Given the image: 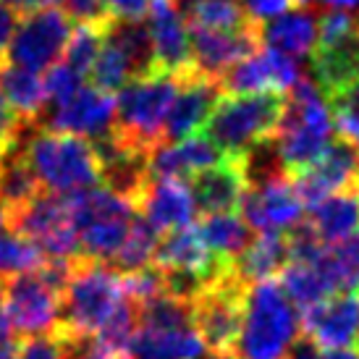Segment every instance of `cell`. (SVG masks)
Segmentation results:
<instances>
[{
    "label": "cell",
    "instance_id": "cell-18",
    "mask_svg": "<svg viewBox=\"0 0 359 359\" xmlns=\"http://www.w3.org/2000/svg\"><path fill=\"white\" fill-rule=\"evenodd\" d=\"M152 265L165 276H189L208 286L231 268V262H220L210 255L197 233V226H187L160 236Z\"/></svg>",
    "mask_w": 359,
    "mask_h": 359
},
{
    "label": "cell",
    "instance_id": "cell-21",
    "mask_svg": "<svg viewBox=\"0 0 359 359\" xmlns=\"http://www.w3.org/2000/svg\"><path fill=\"white\" fill-rule=\"evenodd\" d=\"M134 208L158 233L187 229L197 220V205L189 184L181 179H147Z\"/></svg>",
    "mask_w": 359,
    "mask_h": 359
},
{
    "label": "cell",
    "instance_id": "cell-52",
    "mask_svg": "<svg viewBox=\"0 0 359 359\" xmlns=\"http://www.w3.org/2000/svg\"><path fill=\"white\" fill-rule=\"evenodd\" d=\"M21 341H0V359H19Z\"/></svg>",
    "mask_w": 359,
    "mask_h": 359
},
{
    "label": "cell",
    "instance_id": "cell-38",
    "mask_svg": "<svg viewBox=\"0 0 359 359\" xmlns=\"http://www.w3.org/2000/svg\"><path fill=\"white\" fill-rule=\"evenodd\" d=\"M42 262H45V255L29 239H24L13 231H6L0 236V280L37 270Z\"/></svg>",
    "mask_w": 359,
    "mask_h": 359
},
{
    "label": "cell",
    "instance_id": "cell-46",
    "mask_svg": "<svg viewBox=\"0 0 359 359\" xmlns=\"http://www.w3.org/2000/svg\"><path fill=\"white\" fill-rule=\"evenodd\" d=\"M19 359H60V344L55 333L29 336L21 341Z\"/></svg>",
    "mask_w": 359,
    "mask_h": 359
},
{
    "label": "cell",
    "instance_id": "cell-11",
    "mask_svg": "<svg viewBox=\"0 0 359 359\" xmlns=\"http://www.w3.org/2000/svg\"><path fill=\"white\" fill-rule=\"evenodd\" d=\"M69 37L71 24L58 8L48 6V8L32 11V13H24V19L19 21L3 60L40 74L58 63Z\"/></svg>",
    "mask_w": 359,
    "mask_h": 359
},
{
    "label": "cell",
    "instance_id": "cell-55",
    "mask_svg": "<svg viewBox=\"0 0 359 359\" xmlns=\"http://www.w3.org/2000/svg\"><path fill=\"white\" fill-rule=\"evenodd\" d=\"M8 231V215H6V210H0V236Z\"/></svg>",
    "mask_w": 359,
    "mask_h": 359
},
{
    "label": "cell",
    "instance_id": "cell-26",
    "mask_svg": "<svg viewBox=\"0 0 359 359\" xmlns=\"http://www.w3.org/2000/svg\"><path fill=\"white\" fill-rule=\"evenodd\" d=\"M289 259L291 255L286 233H257V236H252L247 250L231 262V270L250 289L259 280L280 276V270L289 265Z\"/></svg>",
    "mask_w": 359,
    "mask_h": 359
},
{
    "label": "cell",
    "instance_id": "cell-47",
    "mask_svg": "<svg viewBox=\"0 0 359 359\" xmlns=\"http://www.w3.org/2000/svg\"><path fill=\"white\" fill-rule=\"evenodd\" d=\"M241 6L255 24H265V21L276 19L289 8H294L297 3L294 0H241Z\"/></svg>",
    "mask_w": 359,
    "mask_h": 359
},
{
    "label": "cell",
    "instance_id": "cell-19",
    "mask_svg": "<svg viewBox=\"0 0 359 359\" xmlns=\"http://www.w3.org/2000/svg\"><path fill=\"white\" fill-rule=\"evenodd\" d=\"M359 173V150L351 147L346 140L330 142V147L325 155L312 165L309 170L294 176V187L299 191L304 208H315L320 200H325L336 191L354 189V179Z\"/></svg>",
    "mask_w": 359,
    "mask_h": 359
},
{
    "label": "cell",
    "instance_id": "cell-1",
    "mask_svg": "<svg viewBox=\"0 0 359 359\" xmlns=\"http://www.w3.org/2000/svg\"><path fill=\"white\" fill-rule=\"evenodd\" d=\"M333 140L336 131L330 123L328 102L318 84L302 74L286 95V113L273 134L283 173L294 179L309 170L325 155Z\"/></svg>",
    "mask_w": 359,
    "mask_h": 359
},
{
    "label": "cell",
    "instance_id": "cell-16",
    "mask_svg": "<svg viewBox=\"0 0 359 359\" xmlns=\"http://www.w3.org/2000/svg\"><path fill=\"white\" fill-rule=\"evenodd\" d=\"M302 76L297 60L276 50L259 48L220 76V90L229 95H255V92H286Z\"/></svg>",
    "mask_w": 359,
    "mask_h": 359
},
{
    "label": "cell",
    "instance_id": "cell-44",
    "mask_svg": "<svg viewBox=\"0 0 359 359\" xmlns=\"http://www.w3.org/2000/svg\"><path fill=\"white\" fill-rule=\"evenodd\" d=\"M29 126H34V123L21 118L19 113L0 97V152H6L13 144H19L21 137L29 131Z\"/></svg>",
    "mask_w": 359,
    "mask_h": 359
},
{
    "label": "cell",
    "instance_id": "cell-28",
    "mask_svg": "<svg viewBox=\"0 0 359 359\" xmlns=\"http://www.w3.org/2000/svg\"><path fill=\"white\" fill-rule=\"evenodd\" d=\"M131 359H202L205 344L194 328H140L129 341Z\"/></svg>",
    "mask_w": 359,
    "mask_h": 359
},
{
    "label": "cell",
    "instance_id": "cell-31",
    "mask_svg": "<svg viewBox=\"0 0 359 359\" xmlns=\"http://www.w3.org/2000/svg\"><path fill=\"white\" fill-rule=\"evenodd\" d=\"M189 27L215 32H241L255 27L241 0H176Z\"/></svg>",
    "mask_w": 359,
    "mask_h": 359
},
{
    "label": "cell",
    "instance_id": "cell-59",
    "mask_svg": "<svg viewBox=\"0 0 359 359\" xmlns=\"http://www.w3.org/2000/svg\"><path fill=\"white\" fill-rule=\"evenodd\" d=\"M0 160H3V152H0Z\"/></svg>",
    "mask_w": 359,
    "mask_h": 359
},
{
    "label": "cell",
    "instance_id": "cell-24",
    "mask_svg": "<svg viewBox=\"0 0 359 359\" xmlns=\"http://www.w3.org/2000/svg\"><path fill=\"white\" fill-rule=\"evenodd\" d=\"M262 48L276 50L291 60H304L318 45V13L307 6H294L276 19L259 24Z\"/></svg>",
    "mask_w": 359,
    "mask_h": 359
},
{
    "label": "cell",
    "instance_id": "cell-20",
    "mask_svg": "<svg viewBox=\"0 0 359 359\" xmlns=\"http://www.w3.org/2000/svg\"><path fill=\"white\" fill-rule=\"evenodd\" d=\"M147 34L155 53L158 71L184 76L191 71V50H189V27L181 16L176 0H152L147 13Z\"/></svg>",
    "mask_w": 359,
    "mask_h": 359
},
{
    "label": "cell",
    "instance_id": "cell-56",
    "mask_svg": "<svg viewBox=\"0 0 359 359\" xmlns=\"http://www.w3.org/2000/svg\"><path fill=\"white\" fill-rule=\"evenodd\" d=\"M3 304H6V280H0V312H3Z\"/></svg>",
    "mask_w": 359,
    "mask_h": 359
},
{
    "label": "cell",
    "instance_id": "cell-37",
    "mask_svg": "<svg viewBox=\"0 0 359 359\" xmlns=\"http://www.w3.org/2000/svg\"><path fill=\"white\" fill-rule=\"evenodd\" d=\"M92 79V87H97L100 92H118L121 87H126L131 79H134V71H131V63L129 58L123 55L118 45L113 40H108L105 34H102V45H100V53H97V58L92 63L90 74H87Z\"/></svg>",
    "mask_w": 359,
    "mask_h": 359
},
{
    "label": "cell",
    "instance_id": "cell-49",
    "mask_svg": "<svg viewBox=\"0 0 359 359\" xmlns=\"http://www.w3.org/2000/svg\"><path fill=\"white\" fill-rule=\"evenodd\" d=\"M320 357H323V349L309 336H304V333H299L294 339V344L286 349V354H283V359H320Z\"/></svg>",
    "mask_w": 359,
    "mask_h": 359
},
{
    "label": "cell",
    "instance_id": "cell-4",
    "mask_svg": "<svg viewBox=\"0 0 359 359\" xmlns=\"http://www.w3.org/2000/svg\"><path fill=\"white\" fill-rule=\"evenodd\" d=\"M123 299L121 273L108 262L87 257L71 259L69 283L60 297V336H97Z\"/></svg>",
    "mask_w": 359,
    "mask_h": 359
},
{
    "label": "cell",
    "instance_id": "cell-23",
    "mask_svg": "<svg viewBox=\"0 0 359 359\" xmlns=\"http://www.w3.org/2000/svg\"><path fill=\"white\" fill-rule=\"evenodd\" d=\"M226 158L208 134H194L173 144H158L147 158L150 179H181L187 181L194 173L215 165Z\"/></svg>",
    "mask_w": 359,
    "mask_h": 359
},
{
    "label": "cell",
    "instance_id": "cell-13",
    "mask_svg": "<svg viewBox=\"0 0 359 359\" xmlns=\"http://www.w3.org/2000/svg\"><path fill=\"white\" fill-rule=\"evenodd\" d=\"M241 220L259 233H286L299 226L307 208L289 176H276L247 187L239 202Z\"/></svg>",
    "mask_w": 359,
    "mask_h": 359
},
{
    "label": "cell",
    "instance_id": "cell-9",
    "mask_svg": "<svg viewBox=\"0 0 359 359\" xmlns=\"http://www.w3.org/2000/svg\"><path fill=\"white\" fill-rule=\"evenodd\" d=\"M6 215H8V231L37 244L45 259L79 257V231H76L71 194L40 191L34 200Z\"/></svg>",
    "mask_w": 359,
    "mask_h": 359
},
{
    "label": "cell",
    "instance_id": "cell-54",
    "mask_svg": "<svg viewBox=\"0 0 359 359\" xmlns=\"http://www.w3.org/2000/svg\"><path fill=\"white\" fill-rule=\"evenodd\" d=\"M202 359H239L233 351H212L210 357H202Z\"/></svg>",
    "mask_w": 359,
    "mask_h": 359
},
{
    "label": "cell",
    "instance_id": "cell-5",
    "mask_svg": "<svg viewBox=\"0 0 359 359\" xmlns=\"http://www.w3.org/2000/svg\"><path fill=\"white\" fill-rule=\"evenodd\" d=\"M286 113L283 92L223 95L210 113L202 134L218 144L226 158H244L259 142L273 140Z\"/></svg>",
    "mask_w": 359,
    "mask_h": 359
},
{
    "label": "cell",
    "instance_id": "cell-29",
    "mask_svg": "<svg viewBox=\"0 0 359 359\" xmlns=\"http://www.w3.org/2000/svg\"><path fill=\"white\" fill-rule=\"evenodd\" d=\"M0 97L19 113L24 121L37 123L45 110V87L40 74L19 69L0 58Z\"/></svg>",
    "mask_w": 359,
    "mask_h": 359
},
{
    "label": "cell",
    "instance_id": "cell-45",
    "mask_svg": "<svg viewBox=\"0 0 359 359\" xmlns=\"http://www.w3.org/2000/svg\"><path fill=\"white\" fill-rule=\"evenodd\" d=\"M152 8V0H102L108 21H142Z\"/></svg>",
    "mask_w": 359,
    "mask_h": 359
},
{
    "label": "cell",
    "instance_id": "cell-33",
    "mask_svg": "<svg viewBox=\"0 0 359 359\" xmlns=\"http://www.w3.org/2000/svg\"><path fill=\"white\" fill-rule=\"evenodd\" d=\"M40 184L34 179V173L21 158V150L13 144L11 150L3 152L0 160V210H19L40 194Z\"/></svg>",
    "mask_w": 359,
    "mask_h": 359
},
{
    "label": "cell",
    "instance_id": "cell-17",
    "mask_svg": "<svg viewBox=\"0 0 359 359\" xmlns=\"http://www.w3.org/2000/svg\"><path fill=\"white\" fill-rule=\"evenodd\" d=\"M302 328L320 349H351L359 339V291H336L304 309Z\"/></svg>",
    "mask_w": 359,
    "mask_h": 359
},
{
    "label": "cell",
    "instance_id": "cell-53",
    "mask_svg": "<svg viewBox=\"0 0 359 359\" xmlns=\"http://www.w3.org/2000/svg\"><path fill=\"white\" fill-rule=\"evenodd\" d=\"M325 6H330V8L336 11H354L359 8V0H323Z\"/></svg>",
    "mask_w": 359,
    "mask_h": 359
},
{
    "label": "cell",
    "instance_id": "cell-35",
    "mask_svg": "<svg viewBox=\"0 0 359 359\" xmlns=\"http://www.w3.org/2000/svg\"><path fill=\"white\" fill-rule=\"evenodd\" d=\"M105 37L116 42L121 50H123V55L129 58L134 79L158 71L150 34H147V27H144L142 21H108Z\"/></svg>",
    "mask_w": 359,
    "mask_h": 359
},
{
    "label": "cell",
    "instance_id": "cell-25",
    "mask_svg": "<svg viewBox=\"0 0 359 359\" xmlns=\"http://www.w3.org/2000/svg\"><path fill=\"white\" fill-rule=\"evenodd\" d=\"M309 79L318 84L323 97L359 81V29L330 45H315L309 55Z\"/></svg>",
    "mask_w": 359,
    "mask_h": 359
},
{
    "label": "cell",
    "instance_id": "cell-6",
    "mask_svg": "<svg viewBox=\"0 0 359 359\" xmlns=\"http://www.w3.org/2000/svg\"><path fill=\"white\" fill-rule=\"evenodd\" d=\"M176 90L179 76L165 71H152L121 87L116 97V137L150 155L163 144V123Z\"/></svg>",
    "mask_w": 359,
    "mask_h": 359
},
{
    "label": "cell",
    "instance_id": "cell-2",
    "mask_svg": "<svg viewBox=\"0 0 359 359\" xmlns=\"http://www.w3.org/2000/svg\"><path fill=\"white\" fill-rule=\"evenodd\" d=\"M16 147L40 189L53 194H76L100 187V163L87 140L29 126Z\"/></svg>",
    "mask_w": 359,
    "mask_h": 359
},
{
    "label": "cell",
    "instance_id": "cell-32",
    "mask_svg": "<svg viewBox=\"0 0 359 359\" xmlns=\"http://www.w3.org/2000/svg\"><path fill=\"white\" fill-rule=\"evenodd\" d=\"M320 259L318 262H297V259H289V265L280 270V289L286 291L291 304L297 309H302V312L315 307L318 302L328 299L330 294H336Z\"/></svg>",
    "mask_w": 359,
    "mask_h": 359
},
{
    "label": "cell",
    "instance_id": "cell-27",
    "mask_svg": "<svg viewBox=\"0 0 359 359\" xmlns=\"http://www.w3.org/2000/svg\"><path fill=\"white\" fill-rule=\"evenodd\" d=\"M304 220L315 231L325 247L349 239L354 231H359V197L354 189L336 191L325 200H320L315 208L307 210Z\"/></svg>",
    "mask_w": 359,
    "mask_h": 359
},
{
    "label": "cell",
    "instance_id": "cell-8",
    "mask_svg": "<svg viewBox=\"0 0 359 359\" xmlns=\"http://www.w3.org/2000/svg\"><path fill=\"white\" fill-rule=\"evenodd\" d=\"M60 297L50 280L37 270L6 278V304L0 312V341H24L29 336L55 333Z\"/></svg>",
    "mask_w": 359,
    "mask_h": 359
},
{
    "label": "cell",
    "instance_id": "cell-34",
    "mask_svg": "<svg viewBox=\"0 0 359 359\" xmlns=\"http://www.w3.org/2000/svg\"><path fill=\"white\" fill-rule=\"evenodd\" d=\"M158 241H160V233L137 212L134 220H131L126 239L121 244V250L116 252V257L110 259L108 265L116 270V273H121V276L150 268L152 257H155V250H158Z\"/></svg>",
    "mask_w": 359,
    "mask_h": 359
},
{
    "label": "cell",
    "instance_id": "cell-36",
    "mask_svg": "<svg viewBox=\"0 0 359 359\" xmlns=\"http://www.w3.org/2000/svg\"><path fill=\"white\" fill-rule=\"evenodd\" d=\"M323 270L333 291H359V231L323 252Z\"/></svg>",
    "mask_w": 359,
    "mask_h": 359
},
{
    "label": "cell",
    "instance_id": "cell-12",
    "mask_svg": "<svg viewBox=\"0 0 359 359\" xmlns=\"http://www.w3.org/2000/svg\"><path fill=\"white\" fill-rule=\"evenodd\" d=\"M34 129L71 134L87 140L90 144H97L116 131V97L92 84H84L66 102L42 110Z\"/></svg>",
    "mask_w": 359,
    "mask_h": 359
},
{
    "label": "cell",
    "instance_id": "cell-43",
    "mask_svg": "<svg viewBox=\"0 0 359 359\" xmlns=\"http://www.w3.org/2000/svg\"><path fill=\"white\" fill-rule=\"evenodd\" d=\"M53 3L69 21L95 24V27H105L108 24V16L102 11V0H53Z\"/></svg>",
    "mask_w": 359,
    "mask_h": 359
},
{
    "label": "cell",
    "instance_id": "cell-3",
    "mask_svg": "<svg viewBox=\"0 0 359 359\" xmlns=\"http://www.w3.org/2000/svg\"><path fill=\"white\" fill-rule=\"evenodd\" d=\"M299 309L291 304L278 280H259L244 294L233 354L239 359H283L286 349L299 336Z\"/></svg>",
    "mask_w": 359,
    "mask_h": 359
},
{
    "label": "cell",
    "instance_id": "cell-7",
    "mask_svg": "<svg viewBox=\"0 0 359 359\" xmlns=\"http://www.w3.org/2000/svg\"><path fill=\"white\" fill-rule=\"evenodd\" d=\"M71 205L79 231V257L110 262L137 215L134 202L105 187H92L71 194Z\"/></svg>",
    "mask_w": 359,
    "mask_h": 359
},
{
    "label": "cell",
    "instance_id": "cell-48",
    "mask_svg": "<svg viewBox=\"0 0 359 359\" xmlns=\"http://www.w3.org/2000/svg\"><path fill=\"white\" fill-rule=\"evenodd\" d=\"M16 27H19V13L0 0V58H3L6 50H8L11 37H13Z\"/></svg>",
    "mask_w": 359,
    "mask_h": 359
},
{
    "label": "cell",
    "instance_id": "cell-40",
    "mask_svg": "<svg viewBox=\"0 0 359 359\" xmlns=\"http://www.w3.org/2000/svg\"><path fill=\"white\" fill-rule=\"evenodd\" d=\"M105 27H108V24H105ZM105 27L79 24L76 29L71 32V37H69V42H66V50H63L60 60H63L71 71H76L79 76H87V74H90L92 63H95L97 53H100Z\"/></svg>",
    "mask_w": 359,
    "mask_h": 359
},
{
    "label": "cell",
    "instance_id": "cell-57",
    "mask_svg": "<svg viewBox=\"0 0 359 359\" xmlns=\"http://www.w3.org/2000/svg\"><path fill=\"white\" fill-rule=\"evenodd\" d=\"M354 191H357V197H359V173H357V179H354Z\"/></svg>",
    "mask_w": 359,
    "mask_h": 359
},
{
    "label": "cell",
    "instance_id": "cell-15",
    "mask_svg": "<svg viewBox=\"0 0 359 359\" xmlns=\"http://www.w3.org/2000/svg\"><path fill=\"white\" fill-rule=\"evenodd\" d=\"M262 48L259 42V24L241 32H215V29H189V50H191V71L202 74L212 81L236 66L239 60L252 55Z\"/></svg>",
    "mask_w": 359,
    "mask_h": 359
},
{
    "label": "cell",
    "instance_id": "cell-30",
    "mask_svg": "<svg viewBox=\"0 0 359 359\" xmlns=\"http://www.w3.org/2000/svg\"><path fill=\"white\" fill-rule=\"evenodd\" d=\"M202 244L220 262H233L252 241V229L236 212H220V215H205L197 223Z\"/></svg>",
    "mask_w": 359,
    "mask_h": 359
},
{
    "label": "cell",
    "instance_id": "cell-58",
    "mask_svg": "<svg viewBox=\"0 0 359 359\" xmlns=\"http://www.w3.org/2000/svg\"><path fill=\"white\" fill-rule=\"evenodd\" d=\"M294 3H297V6H307L309 0H294Z\"/></svg>",
    "mask_w": 359,
    "mask_h": 359
},
{
    "label": "cell",
    "instance_id": "cell-41",
    "mask_svg": "<svg viewBox=\"0 0 359 359\" xmlns=\"http://www.w3.org/2000/svg\"><path fill=\"white\" fill-rule=\"evenodd\" d=\"M58 336L60 359H131L126 349L110 346L97 336Z\"/></svg>",
    "mask_w": 359,
    "mask_h": 359
},
{
    "label": "cell",
    "instance_id": "cell-22",
    "mask_svg": "<svg viewBox=\"0 0 359 359\" xmlns=\"http://www.w3.org/2000/svg\"><path fill=\"white\" fill-rule=\"evenodd\" d=\"M189 191L194 197L197 212L220 215V212H236L241 194L247 189V176L241 158H223L220 163L194 173L187 179Z\"/></svg>",
    "mask_w": 359,
    "mask_h": 359
},
{
    "label": "cell",
    "instance_id": "cell-14",
    "mask_svg": "<svg viewBox=\"0 0 359 359\" xmlns=\"http://www.w3.org/2000/svg\"><path fill=\"white\" fill-rule=\"evenodd\" d=\"M220 97H223V90L218 81L194 71L179 76V90L173 95V102L163 123V144H173L187 137L202 134Z\"/></svg>",
    "mask_w": 359,
    "mask_h": 359
},
{
    "label": "cell",
    "instance_id": "cell-42",
    "mask_svg": "<svg viewBox=\"0 0 359 359\" xmlns=\"http://www.w3.org/2000/svg\"><path fill=\"white\" fill-rule=\"evenodd\" d=\"M42 87H45V108H53V105L66 102L71 95H76L84 87V76H79L76 71H71L60 60V63L48 69V76L42 79Z\"/></svg>",
    "mask_w": 359,
    "mask_h": 359
},
{
    "label": "cell",
    "instance_id": "cell-51",
    "mask_svg": "<svg viewBox=\"0 0 359 359\" xmlns=\"http://www.w3.org/2000/svg\"><path fill=\"white\" fill-rule=\"evenodd\" d=\"M320 359H359V349H325Z\"/></svg>",
    "mask_w": 359,
    "mask_h": 359
},
{
    "label": "cell",
    "instance_id": "cell-10",
    "mask_svg": "<svg viewBox=\"0 0 359 359\" xmlns=\"http://www.w3.org/2000/svg\"><path fill=\"white\" fill-rule=\"evenodd\" d=\"M244 294H247V286L229 268L218 280H212L208 289L194 297L191 320L205 349L233 351L241 328Z\"/></svg>",
    "mask_w": 359,
    "mask_h": 359
},
{
    "label": "cell",
    "instance_id": "cell-39",
    "mask_svg": "<svg viewBox=\"0 0 359 359\" xmlns=\"http://www.w3.org/2000/svg\"><path fill=\"white\" fill-rule=\"evenodd\" d=\"M333 131L359 150V81L325 97Z\"/></svg>",
    "mask_w": 359,
    "mask_h": 359
},
{
    "label": "cell",
    "instance_id": "cell-50",
    "mask_svg": "<svg viewBox=\"0 0 359 359\" xmlns=\"http://www.w3.org/2000/svg\"><path fill=\"white\" fill-rule=\"evenodd\" d=\"M6 6L16 11V13H32V11H40V8H48L53 0H3Z\"/></svg>",
    "mask_w": 359,
    "mask_h": 359
}]
</instances>
